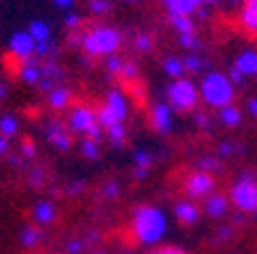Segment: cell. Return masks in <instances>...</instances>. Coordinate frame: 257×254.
Returning a JSON list of instances; mask_svg holds the SVG:
<instances>
[{
    "label": "cell",
    "mask_w": 257,
    "mask_h": 254,
    "mask_svg": "<svg viewBox=\"0 0 257 254\" xmlns=\"http://www.w3.org/2000/svg\"><path fill=\"white\" fill-rule=\"evenodd\" d=\"M168 217L154 204H140L131 211V236L143 247H156L168 233Z\"/></svg>",
    "instance_id": "1"
},
{
    "label": "cell",
    "mask_w": 257,
    "mask_h": 254,
    "mask_svg": "<svg viewBox=\"0 0 257 254\" xmlns=\"http://www.w3.org/2000/svg\"><path fill=\"white\" fill-rule=\"evenodd\" d=\"M122 32L112 26H92L90 30L83 32L80 37V51L87 55V58H110V55H117L119 48H122Z\"/></svg>",
    "instance_id": "2"
},
{
    "label": "cell",
    "mask_w": 257,
    "mask_h": 254,
    "mask_svg": "<svg viewBox=\"0 0 257 254\" xmlns=\"http://www.w3.org/2000/svg\"><path fill=\"white\" fill-rule=\"evenodd\" d=\"M198 87H200V99H202L209 108L220 110V108L230 106L232 101H234V85H232L227 74L209 71V74L202 76Z\"/></svg>",
    "instance_id": "3"
},
{
    "label": "cell",
    "mask_w": 257,
    "mask_h": 254,
    "mask_svg": "<svg viewBox=\"0 0 257 254\" xmlns=\"http://www.w3.org/2000/svg\"><path fill=\"white\" fill-rule=\"evenodd\" d=\"M67 128L71 131V135H80V138H94V140H103L106 133H103L101 124H99V117L96 110L85 103H78V106H71L67 112Z\"/></svg>",
    "instance_id": "4"
},
{
    "label": "cell",
    "mask_w": 257,
    "mask_h": 254,
    "mask_svg": "<svg viewBox=\"0 0 257 254\" xmlns=\"http://www.w3.org/2000/svg\"><path fill=\"white\" fill-rule=\"evenodd\" d=\"M128 115H131V101L119 87H112L106 94L103 103L96 108V117H99L103 133H106V128L115 126V124H124L128 119Z\"/></svg>",
    "instance_id": "5"
},
{
    "label": "cell",
    "mask_w": 257,
    "mask_h": 254,
    "mask_svg": "<svg viewBox=\"0 0 257 254\" xmlns=\"http://www.w3.org/2000/svg\"><path fill=\"white\" fill-rule=\"evenodd\" d=\"M166 103L175 112H193L200 103V87L186 76L170 80L166 87Z\"/></svg>",
    "instance_id": "6"
},
{
    "label": "cell",
    "mask_w": 257,
    "mask_h": 254,
    "mask_svg": "<svg viewBox=\"0 0 257 254\" xmlns=\"http://www.w3.org/2000/svg\"><path fill=\"white\" fill-rule=\"evenodd\" d=\"M230 204L241 213H257V176L250 172L239 174L230 190Z\"/></svg>",
    "instance_id": "7"
},
{
    "label": "cell",
    "mask_w": 257,
    "mask_h": 254,
    "mask_svg": "<svg viewBox=\"0 0 257 254\" xmlns=\"http://www.w3.org/2000/svg\"><path fill=\"white\" fill-rule=\"evenodd\" d=\"M216 190V179L214 174H209V172H191L184 181V192H186L188 199H207L209 195H214Z\"/></svg>",
    "instance_id": "8"
},
{
    "label": "cell",
    "mask_w": 257,
    "mask_h": 254,
    "mask_svg": "<svg viewBox=\"0 0 257 254\" xmlns=\"http://www.w3.org/2000/svg\"><path fill=\"white\" fill-rule=\"evenodd\" d=\"M35 51H37V42L32 39V35L28 30H16L10 37V55L14 60H19V62L37 58Z\"/></svg>",
    "instance_id": "9"
},
{
    "label": "cell",
    "mask_w": 257,
    "mask_h": 254,
    "mask_svg": "<svg viewBox=\"0 0 257 254\" xmlns=\"http://www.w3.org/2000/svg\"><path fill=\"white\" fill-rule=\"evenodd\" d=\"M150 124L156 133L161 135H168L175 128V110L168 106L166 101H156L150 108Z\"/></svg>",
    "instance_id": "10"
},
{
    "label": "cell",
    "mask_w": 257,
    "mask_h": 254,
    "mask_svg": "<svg viewBox=\"0 0 257 254\" xmlns=\"http://www.w3.org/2000/svg\"><path fill=\"white\" fill-rule=\"evenodd\" d=\"M44 133H46V140L51 142V147H55L58 151H69V149L74 147V135H71V131L67 128V124L46 122Z\"/></svg>",
    "instance_id": "11"
},
{
    "label": "cell",
    "mask_w": 257,
    "mask_h": 254,
    "mask_svg": "<svg viewBox=\"0 0 257 254\" xmlns=\"http://www.w3.org/2000/svg\"><path fill=\"white\" fill-rule=\"evenodd\" d=\"M32 220L37 227H51L58 220V206L51 199H37L32 206Z\"/></svg>",
    "instance_id": "12"
},
{
    "label": "cell",
    "mask_w": 257,
    "mask_h": 254,
    "mask_svg": "<svg viewBox=\"0 0 257 254\" xmlns=\"http://www.w3.org/2000/svg\"><path fill=\"white\" fill-rule=\"evenodd\" d=\"M161 3L168 16H193L207 5V0H161Z\"/></svg>",
    "instance_id": "13"
},
{
    "label": "cell",
    "mask_w": 257,
    "mask_h": 254,
    "mask_svg": "<svg viewBox=\"0 0 257 254\" xmlns=\"http://www.w3.org/2000/svg\"><path fill=\"white\" fill-rule=\"evenodd\" d=\"M48 108L53 112H64L71 108V101H74V92L67 87V85H55L53 90L46 94Z\"/></svg>",
    "instance_id": "14"
},
{
    "label": "cell",
    "mask_w": 257,
    "mask_h": 254,
    "mask_svg": "<svg viewBox=\"0 0 257 254\" xmlns=\"http://www.w3.org/2000/svg\"><path fill=\"white\" fill-rule=\"evenodd\" d=\"M200 215H202L200 206L193 199H188V197L186 199H179L175 204V217L182 224H195L200 220Z\"/></svg>",
    "instance_id": "15"
},
{
    "label": "cell",
    "mask_w": 257,
    "mask_h": 254,
    "mask_svg": "<svg viewBox=\"0 0 257 254\" xmlns=\"http://www.w3.org/2000/svg\"><path fill=\"white\" fill-rule=\"evenodd\" d=\"M19 78L26 85H39V80L44 78V67L39 58H30L26 62L19 64Z\"/></svg>",
    "instance_id": "16"
},
{
    "label": "cell",
    "mask_w": 257,
    "mask_h": 254,
    "mask_svg": "<svg viewBox=\"0 0 257 254\" xmlns=\"http://www.w3.org/2000/svg\"><path fill=\"white\" fill-rule=\"evenodd\" d=\"M202 211L204 215L209 217H214V220H220V217L227 215V208H230V197H225V195H209L207 199H202Z\"/></svg>",
    "instance_id": "17"
},
{
    "label": "cell",
    "mask_w": 257,
    "mask_h": 254,
    "mask_svg": "<svg viewBox=\"0 0 257 254\" xmlns=\"http://www.w3.org/2000/svg\"><path fill=\"white\" fill-rule=\"evenodd\" d=\"M239 23L248 35H257V0H246L241 7Z\"/></svg>",
    "instance_id": "18"
},
{
    "label": "cell",
    "mask_w": 257,
    "mask_h": 254,
    "mask_svg": "<svg viewBox=\"0 0 257 254\" xmlns=\"http://www.w3.org/2000/svg\"><path fill=\"white\" fill-rule=\"evenodd\" d=\"M234 67L246 76H257V51H243V53L236 55Z\"/></svg>",
    "instance_id": "19"
},
{
    "label": "cell",
    "mask_w": 257,
    "mask_h": 254,
    "mask_svg": "<svg viewBox=\"0 0 257 254\" xmlns=\"http://www.w3.org/2000/svg\"><path fill=\"white\" fill-rule=\"evenodd\" d=\"M42 238H44V231H42V227H37V224L32 222V224H28V227H23L21 229V233H19V243H21V247H37L39 243H42Z\"/></svg>",
    "instance_id": "20"
},
{
    "label": "cell",
    "mask_w": 257,
    "mask_h": 254,
    "mask_svg": "<svg viewBox=\"0 0 257 254\" xmlns=\"http://www.w3.org/2000/svg\"><path fill=\"white\" fill-rule=\"evenodd\" d=\"M241 119H243V112H241L234 103H230V106H225L218 110V122L227 128H236L241 124Z\"/></svg>",
    "instance_id": "21"
},
{
    "label": "cell",
    "mask_w": 257,
    "mask_h": 254,
    "mask_svg": "<svg viewBox=\"0 0 257 254\" xmlns=\"http://www.w3.org/2000/svg\"><path fill=\"white\" fill-rule=\"evenodd\" d=\"M21 133V122H19V117L12 115V112H3L0 115V135H5V138H16Z\"/></svg>",
    "instance_id": "22"
},
{
    "label": "cell",
    "mask_w": 257,
    "mask_h": 254,
    "mask_svg": "<svg viewBox=\"0 0 257 254\" xmlns=\"http://www.w3.org/2000/svg\"><path fill=\"white\" fill-rule=\"evenodd\" d=\"M28 32L32 35V39L35 42H51V37H53V30H51V26H48L46 21H42V19H32L30 26L26 28Z\"/></svg>",
    "instance_id": "23"
},
{
    "label": "cell",
    "mask_w": 257,
    "mask_h": 254,
    "mask_svg": "<svg viewBox=\"0 0 257 254\" xmlns=\"http://www.w3.org/2000/svg\"><path fill=\"white\" fill-rule=\"evenodd\" d=\"M163 71H166V76H170L172 80L177 78H184V74H186V69H184V60L177 58V55H168L166 60H163Z\"/></svg>",
    "instance_id": "24"
},
{
    "label": "cell",
    "mask_w": 257,
    "mask_h": 254,
    "mask_svg": "<svg viewBox=\"0 0 257 254\" xmlns=\"http://www.w3.org/2000/svg\"><path fill=\"white\" fill-rule=\"evenodd\" d=\"M80 154H83V158L87 160H96L99 156H101V140H94V138H83L78 144Z\"/></svg>",
    "instance_id": "25"
},
{
    "label": "cell",
    "mask_w": 257,
    "mask_h": 254,
    "mask_svg": "<svg viewBox=\"0 0 257 254\" xmlns=\"http://www.w3.org/2000/svg\"><path fill=\"white\" fill-rule=\"evenodd\" d=\"M106 140L115 149H122L126 144V126L124 124H115V126L106 128Z\"/></svg>",
    "instance_id": "26"
},
{
    "label": "cell",
    "mask_w": 257,
    "mask_h": 254,
    "mask_svg": "<svg viewBox=\"0 0 257 254\" xmlns=\"http://www.w3.org/2000/svg\"><path fill=\"white\" fill-rule=\"evenodd\" d=\"M170 23L177 30V35H191V32H195V21H193L191 16H170Z\"/></svg>",
    "instance_id": "27"
},
{
    "label": "cell",
    "mask_w": 257,
    "mask_h": 254,
    "mask_svg": "<svg viewBox=\"0 0 257 254\" xmlns=\"http://www.w3.org/2000/svg\"><path fill=\"white\" fill-rule=\"evenodd\" d=\"M124 62H126V60H124L122 55H110V58L103 60V67H106L108 76H117L119 78V74H122V69H124Z\"/></svg>",
    "instance_id": "28"
},
{
    "label": "cell",
    "mask_w": 257,
    "mask_h": 254,
    "mask_svg": "<svg viewBox=\"0 0 257 254\" xmlns=\"http://www.w3.org/2000/svg\"><path fill=\"white\" fill-rule=\"evenodd\" d=\"M184 69H186V74H200V71L204 69V60L195 53L186 55V58H184Z\"/></svg>",
    "instance_id": "29"
},
{
    "label": "cell",
    "mask_w": 257,
    "mask_h": 254,
    "mask_svg": "<svg viewBox=\"0 0 257 254\" xmlns=\"http://www.w3.org/2000/svg\"><path fill=\"white\" fill-rule=\"evenodd\" d=\"M35 55H37L39 60H53L55 55H58V46H55L53 42H39L37 44V51H35Z\"/></svg>",
    "instance_id": "30"
},
{
    "label": "cell",
    "mask_w": 257,
    "mask_h": 254,
    "mask_svg": "<svg viewBox=\"0 0 257 254\" xmlns=\"http://www.w3.org/2000/svg\"><path fill=\"white\" fill-rule=\"evenodd\" d=\"M80 23H83V16L78 14V12L69 10V12H64V19H62V26L67 28L69 32H76L80 28Z\"/></svg>",
    "instance_id": "31"
},
{
    "label": "cell",
    "mask_w": 257,
    "mask_h": 254,
    "mask_svg": "<svg viewBox=\"0 0 257 254\" xmlns=\"http://www.w3.org/2000/svg\"><path fill=\"white\" fill-rule=\"evenodd\" d=\"M90 12L101 19V16H106L112 12V3L110 0H90Z\"/></svg>",
    "instance_id": "32"
},
{
    "label": "cell",
    "mask_w": 257,
    "mask_h": 254,
    "mask_svg": "<svg viewBox=\"0 0 257 254\" xmlns=\"http://www.w3.org/2000/svg\"><path fill=\"white\" fill-rule=\"evenodd\" d=\"M200 167L198 169H202V172H209V174H216V172H220L223 169V165H220V160L216 158V156H204L202 160H200Z\"/></svg>",
    "instance_id": "33"
},
{
    "label": "cell",
    "mask_w": 257,
    "mask_h": 254,
    "mask_svg": "<svg viewBox=\"0 0 257 254\" xmlns=\"http://www.w3.org/2000/svg\"><path fill=\"white\" fill-rule=\"evenodd\" d=\"M134 46L136 51H140V53H150L152 46H154V42H152L150 35H145V32H138L134 37Z\"/></svg>",
    "instance_id": "34"
},
{
    "label": "cell",
    "mask_w": 257,
    "mask_h": 254,
    "mask_svg": "<svg viewBox=\"0 0 257 254\" xmlns=\"http://www.w3.org/2000/svg\"><path fill=\"white\" fill-rule=\"evenodd\" d=\"M42 67H44V78H51L55 83L62 78V69L55 64V60H46V62H42Z\"/></svg>",
    "instance_id": "35"
},
{
    "label": "cell",
    "mask_w": 257,
    "mask_h": 254,
    "mask_svg": "<svg viewBox=\"0 0 257 254\" xmlns=\"http://www.w3.org/2000/svg\"><path fill=\"white\" fill-rule=\"evenodd\" d=\"M138 74H140L138 62H134V60H126V62H124L122 74H119V78H122V80H136V78H138Z\"/></svg>",
    "instance_id": "36"
},
{
    "label": "cell",
    "mask_w": 257,
    "mask_h": 254,
    "mask_svg": "<svg viewBox=\"0 0 257 254\" xmlns=\"http://www.w3.org/2000/svg\"><path fill=\"white\" fill-rule=\"evenodd\" d=\"M119 192H122V188H119V181H106L101 188V197L103 199H115V197H119Z\"/></svg>",
    "instance_id": "37"
},
{
    "label": "cell",
    "mask_w": 257,
    "mask_h": 254,
    "mask_svg": "<svg viewBox=\"0 0 257 254\" xmlns=\"http://www.w3.org/2000/svg\"><path fill=\"white\" fill-rule=\"evenodd\" d=\"M179 37V44H182L186 51H191V53H195L200 48V39L195 37V32H191V35H177Z\"/></svg>",
    "instance_id": "38"
},
{
    "label": "cell",
    "mask_w": 257,
    "mask_h": 254,
    "mask_svg": "<svg viewBox=\"0 0 257 254\" xmlns=\"http://www.w3.org/2000/svg\"><path fill=\"white\" fill-rule=\"evenodd\" d=\"M134 165L136 167H150L152 165V154L145 149H136L134 151Z\"/></svg>",
    "instance_id": "39"
},
{
    "label": "cell",
    "mask_w": 257,
    "mask_h": 254,
    "mask_svg": "<svg viewBox=\"0 0 257 254\" xmlns=\"http://www.w3.org/2000/svg\"><path fill=\"white\" fill-rule=\"evenodd\" d=\"M195 126L202 128V131H211V117L204 115V112H198L195 115Z\"/></svg>",
    "instance_id": "40"
},
{
    "label": "cell",
    "mask_w": 257,
    "mask_h": 254,
    "mask_svg": "<svg viewBox=\"0 0 257 254\" xmlns=\"http://www.w3.org/2000/svg\"><path fill=\"white\" fill-rule=\"evenodd\" d=\"M234 151H239V147H236L234 142H220V147H218V156H220V158H227V156H232Z\"/></svg>",
    "instance_id": "41"
},
{
    "label": "cell",
    "mask_w": 257,
    "mask_h": 254,
    "mask_svg": "<svg viewBox=\"0 0 257 254\" xmlns=\"http://www.w3.org/2000/svg\"><path fill=\"white\" fill-rule=\"evenodd\" d=\"M85 249V243L83 240H78V238H74V240H69L67 243V254H80Z\"/></svg>",
    "instance_id": "42"
},
{
    "label": "cell",
    "mask_w": 257,
    "mask_h": 254,
    "mask_svg": "<svg viewBox=\"0 0 257 254\" xmlns=\"http://www.w3.org/2000/svg\"><path fill=\"white\" fill-rule=\"evenodd\" d=\"M44 179H46V172H44L42 167H35L30 172V181H32V185H42L44 183Z\"/></svg>",
    "instance_id": "43"
},
{
    "label": "cell",
    "mask_w": 257,
    "mask_h": 254,
    "mask_svg": "<svg viewBox=\"0 0 257 254\" xmlns=\"http://www.w3.org/2000/svg\"><path fill=\"white\" fill-rule=\"evenodd\" d=\"M21 154H23V158H35V156H37V149H35V144H32L30 140H26V142L21 144Z\"/></svg>",
    "instance_id": "44"
},
{
    "label": "cell",
    "mask_w": 257,
    "mask_h": 254,
    "mask_svg": "<svg viewBox=\"0 0 257 254\" xmlns=\"http://www.w3.org/2000/svg\"><path fill=\"white\" fill-rule=\"evenodd\" d=\"M51 3H53L55 10H62V12L74 10V5H76V0H51Z\"/></svg>",
    "instance_id": "45"
},
{
    "label": "cell",
    "mask_w": 257,
    "mask_h": 254,
    "mask_svg": "<svg viewBox=\"0 0 257 254\" xmlns=\"http://www.w3.org/2000/svg\"><path fill=\"white\" fill-rule=\"evenodd\" d=\"M152 254H188V252H184L182 247H175V245H166V247L154 249Z\"/></svg>",
    "instance_id": "46"
},
{
    "label": "cell",
    "mask_w": 257,
    "mask_h": 254,
    "mask_svg": "<svg viewBox=\"0 0 257 254\" xmlns=\"http://www.w3.org/2000/svg\"><path fill=\"white\" fill-rule=\"evenodd\" d=\"M227 76H230V80H232V85H234V87H236V85H243V74H241L236 67H232Z\"/></svg>",
    "instance_id": "47"
},
{
    "label": "cell",
    "mask_w": 257,
    "mask_h": 254,
    "mask_svg": "<svg viewBox=\"0 0 257 254\" xmlns=\"http://www.w3.org/2000/svg\"><path fill=\"white\" fill-rule=\"evenodd\" d=\"M10 149H12V140L0 135V156H10Z\"/></svg>",
    "instance_id": "48"
},
{
    "label": "cell",
    "mask_w": 257,
    "mask_h": 254,
    "mask_svg": "<svg viewBox=\"0 0 257 254\" xmlns=\"http://www.w3.org/2000/svg\"><path fill=\"white\" fill-rule=\"evenodd\" d=\"M83 190H85V183H83V181H76V183H71L69 188H67V195H80Z\"/></svg>",
    "instance_id": "49"
},
{
    "label": "cell",
    "mask_w": 257,
    "mask_h": 254,
    "mask_svg": "<svg viewBox=\"0 0 257 254\" xmlns=\"http://www.w3.org/2000/svg\"><path fill=\"white\" fill-rule=\"evenodd\" d=\"M147 174H150V167H136V169H134V179H136V181L147 179Z\"/></svg>",
    "instance_id": "50"
},
{
    "label": "cell",
    "mask_w": 257,
    "mask_h": 254,
    "mask_svg": "<svg viewBox=\"0 0 257 254\" xmlns=\"http://www.w3.org/2000/svg\"><path fill=\"white\" fill-rule=\"evenodd\" d=\"M232 233H234V229H232V227H220L218 229V238L220 240H227V238H232Z\"/></svg>",
    "instance_id": "51"
},
{
    "label": "cell",
    "mask_w": 257,
    "mask_h": 254,
    "mask_svg": "<svg viewBox=\"0 0 257 254\" xmlns=\"http://www.w3.org/2000/svg\"><path fill=\"white\" fill-rule=\"evenodd\" d=\"M248 112H250L252 117H257V96H255V99L248 101Z\"/></svg>",
    "instance_id": "52"
},
{
    "label": "cell",
    "mask_w": 257,
    "mask_h": 254,
    "mask_svg": "<svg viewBox=\"0 0 257 254\" xmlns=\"http://www.w3.org/2000/svg\"><path fill=\"white\" fill-rule=\"evenodd\" d=\"M7 92H10V90H7V85H5V83H0V101H5V99H7Z\"/></svg>",
    "instance_id": "53"
},
{
    "label": "cell",
    "mask_w": 257,
    "mask_h": 254,
    "mask_svg": "<svg viewBox=\"0 0 257 254\" xmlns=\"http://www.w3.org/2000/svg\"><path fill=\"white\" fill-rule=\"evenodd\" d=\"M92 254H108V252H103V249H96V252H92Z\"/></svg>",
    "instance_id": "54"
},
{
    "label": "cell",
    "mask_w": 257,
    "mask_h": 254,
    "mask_svg": "<svg viewBox=\"0 0 257 254\" xmlns=\"http://www.w3.org/2000/svg\"><path fill=\"white\" fill-rule=\"evenodd\" d=\"M126 3H138V0H126Z\"/></svg>",
    "instance_id": "55"
},
{
    "label": "cell",
    "mask_w": 257,
    "mask_h": 254,
    "mask_svg": "<svg viewBox=\"0 0 257 254\" xmlns=\"http://www.w3.org/2000/svg\"><path fill=\"white\" fill-rule=\"evenodd\" d=\"M124 254H128V252H124Z\"/></svg>",
    "instance_id": "56"
}]
</instances>
